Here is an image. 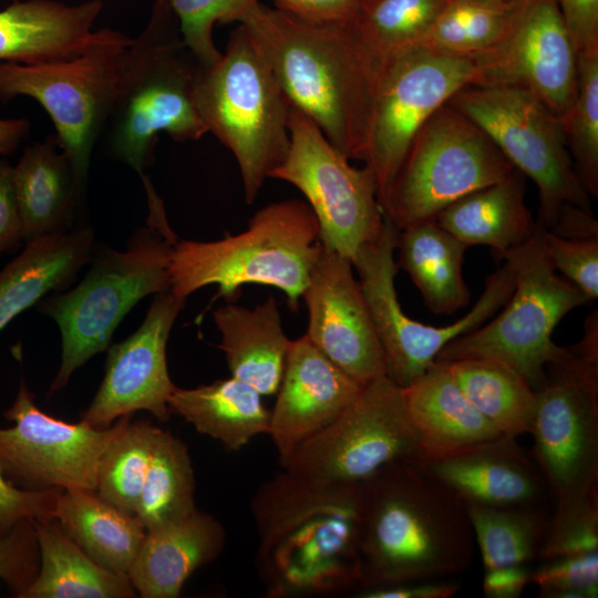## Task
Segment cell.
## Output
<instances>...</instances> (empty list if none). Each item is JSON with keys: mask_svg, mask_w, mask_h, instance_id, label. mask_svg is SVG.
Segmentation results:
<instances>
[{"mask_svg": "<svg viewBox=\"0 0 598 598\" xmlns=\"http://www.w3.org/2000/svg\"><path fill=\"white\" fill-rule=\"evenodd\" d=\"M256 568L268 597L340 594L359 587L362 483H330L282 471L250 503Z\"/></svg>", "mask_w": 598, "mask_h": 598, "instance_id": "6da1fadb", "label": "cell"}, {"mask_svg": "<svg viewBox=\"0 0 598 598\" xmlns=\"http://www.w3.org/2000/svg\"><path fill=\"white\" fill-rule=\"evenodd\" d=\"M239 24L290 106L311 118L347 158L364 161L380 65L352 21L311 23L259 2Z\"/></svg>", "mask_w": 598, "mask_h": 598, "instance_id": "7a4b0ae2", "label": "cell"}, {"mask_svg": "<svg viewBox=\"0 0 598 598\" xmlns=\"http://www.w3.org/2000/svg\"><path fill=\"white\" fill-rule=\"evenodd\" d=\"M474 542L464 503L415 460L362 483V590L461 574L472 566Z\"/></svg>", "mask_w": 598, "mask_h": 598, "instance_id": "3957f363", "label": "cell"}, {"mask_svg": "<svg viewBox=\"0 0 598 598\" xmlns=\"http://www.w3.org/2000/svg\"><path fill=\"white\" fill-rule=\"evenodd\" d=\"M203 66L183 41L167 0H155L150 23L121 59L99 137L106 153L142 176L154 162L159 133L178 142L202 138L208 132L196 105Z\"/></svg>", "mask_w": 598, "mask_h": 598, "instance_id": "277c9868", "label": "cell"}, {"mask_svg": "<svg viewBox=\"0 0 598 598\" xmlns=\"http://www.w3.org/2000/svg\"><path fill=\"white\" fill-rule=\"evenodd\" d=\"M148 202L147 224L123 251L101 249L74 288L40 303L62 337V358L51 392L64 388L76 369L104 351L125 315L144 297L171 289L169 259L177 239L150 178L141 176Z\"/></svg>", "mask_w": 598, "mask_h": 598, "instance_id": "5b68a950", "label": "cell"}, {"mask_svg": "<svg viewBox=\"0 0 598 598\" xmlns=\"http://www.w3.org/2000/svg\"><path fill=\"white\" fill-rule=\"evenodd\" d=\"M317 218L298 198L271 203L250 218L246 230L214 241L176 239L169 259L171 291L186 299L217 285L230 298L243 285L270 286L298 308L322 250Z\"/></svg>", "mask_w": 598, "mask_h": 598, "instance_id": "8992f818", "label": "cell"}, {"mask_svg": "<svg viewBox=\"0 0 598 598\" xmlns=\"http://www.w3.org/2000/svg\"><path fill=\"white\" fill-rule=\"evenodd\" d=\"M196 105L207 131L233 153L245 200L252 204L288 153L291 106L241 24L219 60L203 66Z\"/></svg>", "mask_w": 598, "mask_h": 598, "instance_id": "52a82bcc", "label": "cell"}, {"mask_svg": "<svg viewBox=\"0 0 598 598\" xmlns=\"http://www.w3.org/2000/svg\"><path fill=\"white\" fill-rule=\"evenodd\" d=\"M509 262L515 287L494 319L448 342L435 362L485 359L518 372L537 391L545 382L546 367L560 350L553 339L558 322L586 303L587 297L558 276L544 248V229L503 257Z\"/></svg>", "mask_w": 598, "mask_h": 598, "instance_id": "ba28073f", "label": "cell"}, {"mask_svg": "<svg viewBox=\"0 0 598 598\" xmlns=\"http://www.w3.org/2000/svg\"><path fill=\"white\" fill-rule=\"evenodd\" d=\"M582 338L560 347L535 391L530 433L536 462L555 502L598 489V311Z\"/></svg>", "mask_w": 598, "mask_h": 598, "instance_id": "9c48e42d", "label": "cell"}, {"mask_svg": "<svg viewBox=\"0 0 598 598\" xmlns=\"http://www.w3.org/2000/svg\"><path fill=\"white\" fill-rule=\"evenodd\" d=\"M447 103L475 122L513 167L535 183L538 227L550 230L569 206L592 213L559 117L537 96L514 86L467 85Z\"/></svg>", "mask_w": 598, "mask_h": 598, "instance_id": "30bf717a", "label": "cell"}, {"mask_svg": "<svg viewBox=\"0 0 598 598\" xmlns=\"http://www.w3.org/2000/svg\"><path fill=\"white\" fill-rule=\"evenodd\" d=\"M514 171L487 134L446 102L415 135L382 212L402 230L433 219L452 203Z\"/></svg>", "mask_w": 598, "mask_h": 598, "instance_id": "8fae6325", "label": "cell"}, {"mask_svg": "<svg viewBox=\"0 0 598 598\" xmlns=\"http://www.w3.org/2000/svg\"><path fill=\"white\" fill-rule=\"evenodd\" d=\"M131 41L105 28L95 31L89 47L71 59L41 64L0 62V100L25 95L43 106L84 185Z\"/></svg>", "mask_w": 598, "mask_h": 598, "instance_id": "7c38bea8", "label": "cell"}, {"mask_svg": "<svg viewBox=\"0 0 598 598\" xmlns=\"http://www.w3.org/2000/svg\"><path fill=\"white\" fill-rule=\"evenodd\" d=\"M398 235L399 230L385 217L380 235L359 249L352 265L383 351L385 374L403 389L434 364L448 342L480 327L504 307L514 291L515 280L505 260L486 278L481 297L464 317L444 327L421 323L403 312L398 299L394 285Z\"/></svg>", "mask_w": 598, "mask_h": 598, "instance_id": "4fadbf2b", "label": "cell"}, {"mask_svg": "<svg viewBox=\"0 0 598 598\" xmlns=\"http://www.w3.org/2000/svg\"><path fill=\"white\" fill-rule=\"evenodd\" d=\"M288 127V153L270 177L303 194L317 218L322 246L353 261L384 225L374 176L367 165H351L299 110L290 107Z\"/></svg>", "mask_w": 598, "mask_h": 598, "instance_id": "5bb4252c", "label": "cell"}, {"mask_svg": "<svg viewBox=\"0 0 598 598\" xmlns=\"http://www.w3.org/2000/svg\"><path fill=\"white\" fill-rule=\"evenodd\" d=\"M421 452L402 388L382 375L363 385L343 412L301 443L281 467L310 480L357 484Z\"/></svg>", "mask_w": 598, "mask_h": 598, "instance_id": "9a60e30c", "label": "cell"}, {"mask_svg": "<svg viewBox=\"0 0 598 598\" xmlns=\"http://www.w3.org/2000/svg\"><path fill=\"white\" fill-rule=\"evenodd\" d=\"M473 61L415 47L386 59L377 78L364 165L375 179L381 209L405 155L430 116L473 85Z\"/></svg>", "mask_w": 598, "mask_h": 598, "instance_id": "2e32d148", "label": "cell"}, {"mask_svg": "<svg viewBox=\"0 0 598 598\" xmlns=\"http://www.w3.org/2000/svg\"><path fill=\"white\" fill-rule=\"evenodd\" d=\"M4 417L14 423L0 429V468L10 482L25 489L96 491L100 458L131 414L106 429L64 422L37 406L22 378Z\"/></svg>", "mask_w": 598, "mask_h": 598, "instance_id": "e0dca14e", "label": "cell"}, {"mask_svg": "<svg viewBox=\"0 0 598 598\" xmlns=\"http://www.w3.org/2000/svg\"><path fill=\"white\" fill-rule=\"evenodd\" d=\"M471 60L473 85L527 90L558 117L575 99L577 56L556 0H519L503 39Z\"/></svg>", "mask_w": 598, "mask_h": 598, "instance_id": "ac0fdd59", "label": "cell"}, {"mask_svg": "<svg viewBox=\"0 0 598 598\" xmlns=\"http://www.w3.org/2000/svg\"><path fill=\"white\" fill-rule=\"evenodd\" d=\"M185 301L171 290L155 295L141 327L109 349L104 378L81 422L106 429L140 410L168 420V400L176 385L168 374L166 344Z\"/></svg>", "mask_w": 598, "mask_h": 598, "instance_id": "d6986e66", "label": "cell"}, {"mask_svg": "<svg viewBox=\"0 0 598 598\" xmlns=\"http://www.w3.org/2000/svg\"><path fill=\"white\" fill-rule=\"evenodd\" d=\"M307 338L362 386L385 374L383 351L352 261L322 247L301 297Z\"/></svg>", "mask_w": 598, "mask_h": 598, "instance_id": "ffe728a7", "label": "cell"}, {"mask_svg": "<svg viewBox=\"0 0 598 598\" xmlns=\"http://www.w3.org/2000/svg\"><path fill=\"white\" fill-rule=\"evenodd\" d=\"M361 389L306 334L291 340L268 432L280 465L301 443L332 423Z\"/></svg>", "mask_w": 598, "mask_h": 598, "instance_id": "44dd1931", "label": "cell"}, {"mask_svg": "<svg viewBox=\"0 0 598 598\" xmlns=\"http://www.w3.org/2000/svg\"><path fill=\"white\" fill-rule=\"evenodd\" d=\"M415 462L463 503L498 507L542 506L548 486L533 456L516 437L501 435Z\"/></svg>", "mask_w": 598, "mask_h": 598, "instance_id": "7402d4cb", "label": "cell"}, {"mask_svg": "<svg viewBox=\"0 0 598 598\" xmlns=\"http://www.w3.org/2000/svg\"><path fill=\"white\" fill-rule=\"evenodd\" d=\"M101 0L66 6L53 0L16 1L0 11V61L41 64L74 58L91 43Z\"/></svg>", "mask_w": 598, "mask_h": 598, "instance_id": "603a6c76", "label": "cell"}, {"mask_svg": "<svg viewBox=\"0 0 598 598\" xmlns=\"http://www.w3.org/2000/svg\"><path fill=\"white\" fill-rule=\"evenodd\" d=\"M225 529L212 515L198 512L153 529L128 571L135 591L144 598H176L189 576L221 553Z\"/></svg>", "mask_w": 598, "mask_h": 598, "instance_id": "cb8c5ba5", "label": "cell"}, {"mask_svg": "<svg viewBox=\"0 0 598 598\" xmlns=\"http://www.w3.org/2000/svg\"><path fill=\"white\" fill-rule=\"evenodd\" d=\"M94 231L82 227L25 243L0 270V331L51 291L71 285L93 257Z\"/></svg>", "mask_w": 598, "mask_h": 598, "instance_id": "d4e9b609", "label": "cell"}, {"mask_svg": "<svg viewBox=\"0 0 598 598\" xmlns=\"http://www.w3.org/2000/svg\"><path fill=\"white\" fill-rule=\"evenodd\" d=\"M12 183L24 244L69 230L84 184L56 134L24 148L12 166Z\"/></svg>", "mask_w": 598, "mask_h": 598, "instance_id": "484cf974", "label": "cell"}, {"mask_svg": "<svg viewBox=\"0 0 598 598\" xmlns=\"http://www.w3.org/2000/svg\"><path fill=\"white\" fill-rule=\"evenodd\" d=\"M402 391L420 439L419 457L446 454L503 435L471 403L444 363L434 362Z\"/></svg>", "mask_w": 598, "mask_h": 598, "instance_id": "4316f807", "label": "cell"}, {"mask_svg": "<svg viewBox=\"0 0 598 598\" xmlns=\"http://www.w3.org/2000/svg\"><path fill=\"white\" fill-rule=\"evenodd\" d=\"M213 317L231 377L261 395L277 394L291 340L282 329L276 299L270 296L252 309L227 303Z\"/></svg>", "mask_w": 598, "mask_h": 598, "instance_id": "83f0119b", "label": "cell"}, {"mask_svg": "<svg viewBox=\"0 0 598 598\" xmlns=\"http://www.w3.org/2000/svg\"><path fill=\"white\" fill-rule=\"evenodd\" d=\"M433 220L468 247H491L499 260L526 243L538 227L525 203L523 175L516 169L452 203Z\"/></svg>", "mask_w": 598, "mask_h": 598, "instance_id": "f1b7e54d", "label": "cell"}, {"mask_svg": "<svg viewBox=\"0 0 598 598\" xmlns=\"http://www.w3.org/2000/svg\"><path fill=\"white\" fill-rule=\"evenodd\" d=\"M52 518L104 568L128 577L146 535L140 519L102 498L96 491L62 489Z\"/></svg>", "mask_w": 598, "mask_h": 598, "instance_id": "f546056e", "label": "cell"}, {"mask_svg": "<svg viewBox=\"0 0 598 598\" xmlns=\"http://www.w3.org/2000/svg\"><path fill=\"white\" fill-rule=\"evenodd\" d=\"M261 396L250 384L230 377L194 389L176 386L168 409L200 434L219 441L227 452H236L269 432L270 412Z\"/></svg>", "mask_w": 598, "mask_h": 598, "instance_id": "4dcf8cb0", "label": "cell"}, {"mask_svg": "<svg viewBox=\"0 0 598 598\" xmlns=\"http://www.w3.org/2000/svg\"><path fill=\"white\" fill-rule=\"evenodd\" d=\"M32 523L41 564L21 598L135 597L127 576L94 561L54 518Z\"/></svg>", "mask_w": 598, "mask_h": 598, "instance_id": "1f68e13d", "label": "cell"}, {"mask_svg": "<svg viewBox=\"0 0 598 598\" xmlns=\"http://www.w3.org/2000/svg\"><path fill=\"white\" fill-rule=\"evenodd\" d=\"M467 247L433 219L399 230V265L432 312L451 315L468 303L471 291L462 270Z\"/></svg>", "mask_w": 598, "mask_h": 598, "instance_id": "d6a6232c", "label": "cell"}, {"mask_svg": "<svg viewBox=\"0 0 598 598\" xmlns=\"http://www.w3.org/2000/svg\"><path fill=\"white\" fill-rule=\"evenodd\" d=\"M444 364L471 403L502 434L517 437L530 433L536 395L518 372L485 359H464Z\"/></svg>", "mask_w": 598, "mask_h": 598, "instance_id": "836d02e7", "label": "cell"}, {"mask_svg": "<svg viewBox=\"0 0 598 598\" xmlns=\"http://www.w3.org/2000/svg\"><path fill=\"white\" fill-rule=\"evenodd\" d=\"M194 491V470L186 445L161 430L135 516L146 530L177 522L196 511Z\"/></svg>", "mask_w": 598, "mask_h": 598, "instance_id": "e575fe53", "label": "cell"}, {"mask_svg": "<svg viewBox=\"0 0 598 598\" xmlns=\"http://www.w3.org/2000/svg\"><path fill=\"white\" fill-rule=\"evenodd\" d=\"M464 505L485 569L537 559L549 518L542 506Z\"/></svg>", "mask_w": 598, "mask_h": 598, "instance_id": "d590c367", "label": "cell"}, {"mask_svg": "<svg viewBox=\"0 0 598 598\" xmlns=\"http://www.w3.org/2000/svg\"><path fill=\"white\" fill-rule=\"evenodd\" d=\"M518 2L519 0L446 2L417 47L473 59L503 39Z\"/></svg>", "mask_w": 598, "mask_h": 598, "instance_id": "8d00e7d4", "label": "cell"}, {"mask_svg": "<svg viewBox=\"0 0 598 598\" xmlns=\"http://www.w3.org/2000/svg\"><path fill=\"white\" fill-rule=\"evenodd\" d=\"M445 0H361L353 30L380 68L390 56L415 48Z\"/></svg>", "mask_w": 598, "mask_h": 598, "instance_id": "74e56055", "label": "cell"}, {"mask_svg": "<svg viewBox=\"0 0 598 598\" xmlns=\"http://www.w3.org/2000/svg\"><path fill=\"white\" fill-rule=\"evenodd\" d=\"M159 431L148 421L128 422L112 440L97 467L96 493L102 498L135 513Z\"/></svg>", "mask_w": 598, "mask_h": 598, "instance_id": "f35d334b", "label": "cell"}, {"mask_svg": "<svg viewBox=\"0 0 598 598\" xmlns=\"http://www.w3.org/2000/svg\"><path fill=\"white\" fill-rule=\"evenodd\" d=\"M577 92L559 116L578 177L590 197H598V52L577 55Z\"/></svg>", "mask_w": 598, "mask_h": 598, "instance_id": "ab89813d", "label": "cell"}, {"mask_svg": "<svg viewBox=\"0 0 598 598\" xmlns=\"http://www.w3.org/2000/svg\"><path fill=\"white\" fill-rule=\"evenodd\" d=\"M598 551V489L558 501L549 514L537 559Z\"/></svg>", "mask_w": 598, "mask_h": 598, "instance_id": "60d3db41", "label": "cell"}, {"mask_svg": "<svg viewBox=\"0 0 598 598\" xmlns=\"http://www.w3.org/2000/svg\"><path fill=\"white\" fill-rule=\"evenodd\" d=\"M185 44L204 66L216 63L221 52L213 39L217 23H240L259 0H167Z\"/></svg>", "mask_w": 598, "mask_h": 598, "instance_id": "b9f144b4", "label": "cell"}, {"mask_svg": "<svg viewBox=\"0 0 598 598\" xmlns=\"http://www.w3.org/2000/svg\"><path fill=\"white\" fill-rule=\"evenodd\" d=\"M532 570L530 582L540 597L596 598L598 595V551L543 560Z\"/></svg>", "mask_w": 598, "mask_h": 598, "instance_id": "7bdbcfd3", "label": "cell"}, {"mask_svg": "<svg viewBox=\"0 0 598 598\" xmlns=\"http://www.w3.org/2000/svg\"><path fill=\"white\" fill-rule=\"evenodd\" d=\"M544 248L556 271L559 270L588 300L598 298V236L564 238L544 230Z\"/></svg>", "mask_w": 598, "mask_h": 598, "instance_id": "ee69618b", "label": "cell"}, {"mask_svg": "<svg viewBox=\"0 0 598 598\" xmlns=\"http://www.w3.org/2000/svg\"><path fill=\"white\" fill-rule=\"evenodd\" d=\"M37 536L32 520L0 536V578L21 598L38 574Z\"/></svg>", "mask_w": 598, "mask_h": 598, "instance_id": "f6af8a7d", "label": "cell"}, {"mask_svg": "<svg viewBox=\"0 0 598 598\" xmlns=\"http://www.w3.org/2000/svg\"><path fill=\"white\" fill-rule=\"evenodd\" d=\"M61 491L19 488L0 468V536L9 534L21 522L52 518Z\"/></svg>", "mask_w": 598, "mask_h": 598, "instance_id": "bcb514c9", "label": "cell"}, {"mask_svg": "<svg viewBox=\"0 0 598 598\" xmlns=\"http://www.w3.org/2000/svg\"><path fill=\"white\" fill-rule=\"evenodd\" d=\"M576 53L598 52V0H556Z\"/></svg>", "mask_w": 598, "mask_h": 598, "instance_id": "7dc6e473", "label": "cell"}, {"mask_svg": "<svg viewBox=\"0 0 598 598\" xmlns=\"http://www.w3.org/2000/svg\"><path fill=\"white\" fill-rule=\"evenodd\" d=\"M276 8L307 22L334 25L350 23L361 0H274Z\"/></svg>", "mask_w": 598, "mask_h": 598, "instance_id": "c3c4849f", "label": "cell"}, {"mask_svg": "<svg viewBox=\"0 0 598 598\" xmlns=\"http://www.w3.org/2000/svg\"><path fill=\"white\" fill-rule=\"evenodd\" d=\"M23 230L12 183V166L0 156V254L17 249Z\"/></svg>", "mask_w": 598, "mask_h": 598, "instance_id": "681fc988", "label": "cell"}, {"mask_svg": "<svg viewBox=\"0 0 598 598\" xmlns=\"http://www.w3.org/2000/svg\"><path fill=\"white\" fill-rule=\"evenodd\" d=\"M532 570L525 565L485 569L483 592L488 598H517L530 582Z\"/></svg>", "mask_w": 598, "mask_h": 598, "instance_id": "f907efd6", "label": "cell"}, {"mask_svg": "<svg viewBox=\"0 0 598 598\" xmlns=\"http://www.w3.org/2000/svg\"><path fill=\"white\" fill-rule=\"evenodd\" d=\"M458 581H414L362 590L361 598H451L460 590Z\"/></svg>", "mask_w": 598, "mask_h": 598, "instance_id": "816d5d0a", "label": "cell"}, {"mask_svg": "<svg viewBox=\"0 0 598 598\" xmlns=\"http://www.w3.org/2000/svg\"><path fill=\"white\" fill-rule=\"evenodd\" d=\"M29 132L27 118H0V156L14 153Z\"/></svg>", "mask_w": 598, "mask_h": 598, "instance_id": "f5cc1de1", "label": "cell"}, {"mask_svg": "<svg viewBox=\"0 0 598 598\" xmlns=\"http://www.w3.org/2000/svg\"><path fill=\"white\" fill-rule=\"evenodd\" d=\"M450 1H453V0H445V2H450ZM491 1H511V0H491Z\"/></svg>", "mask_w": 598, "mask_h": 598, "instance_id": "db71d44e", "label": "cell"}]
</instances>
